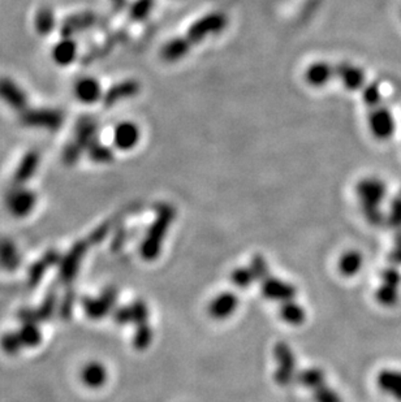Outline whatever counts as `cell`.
I'll return each mask as SVG.
<instances>
[{
  "label": "cell",
  "mask_w": 401,
  "mask_h": 402,
  "mask_svg": "<svg viewBox=\"0 0 401 402\" xmlns=\"http://www.w3.org/2000/svg\"><path fill=\"white\" fill-rule=\"evenodd\" d=\"M356 194L360 201L362 214L372 224L378 226L383 222L381 205L387 194L386 183L378 177H366L356 185Z\"/></svg>",
  "instance_id": "cell-1"
},
{
  "label": "cell",
  "mask_w": 401,
  "mask_h": 402,
  "mask_svg": "<svg viewBox=\"0 0 401 402\" xmlns=\"http://www.w3.org/2000/svg\"><path fill=\"white\" fill-rule=\"evenodd\" d=\"M176 211L174 206L162 203L157 206V217L149 228L146 235L141 244V255L145 261H154L160 254L163 241L166 238L168 228L175 220Z\"/></svg>",
  "instance_id": "cell-2"
},
{
  "label": "cell",
  "mask_w": 401,
  "mask_h": 402,
  "mask_svg": "<svg viewBox=\"0 0 401 402\" xmlns=\"http://www.w3.org/2000/svg\"><path fill=\"white\" fill-rule=\"evenodd\" d=\"M228 24L227 16L220 12L209 13L198 20L186 31V38L192 45L201 43L209 37L222 33Z\"/></svg>",
  "instance_id": "cell-3"
},
{
  "label": "cell",
  "mask_w": 401,
  "mask_h": 402,
  "mask_svg": "<svg viewBox=\"0 0 401 402\" xmlns=\"http://www.w3.org/2000/svg\"><path fill=\"white\" fill-rule=\"evenodd\" d=\"M20 123L29 127H42L47 130H58L64 123V115L52 108L24 109L20 114Z\"/></svg>",
  "instance_id": "cell-4"
},
{
  "label": "cell",
  "mask_w": 401,
  "mask_h": 402,
  "mask_svg": "<svg viewBox=\"0 0 401 402\" xmlns=\"http://www.w3.org/2000/svg\"><path fill=\"white\" fill-rule=\"evenodd\" d=\"M274 357L278 362V369L274 373L275 382L282 387H288L297 378L294 350L287 343H278L275 345Z\"/></svg>",
  "instance_id": "cell-5"
},
{
  "label": "cell",
  "mask_w": 401,
  "mask_h": 402,
  "mask_svg": "<svg viewBox=\"0 0 401 402\" xmlns=\"http://www.w3.org/2000/svg\"><path fill=\"white\" fill-rule=\"evenodd\" d=\"M381 284L375 292V300L378 304L386 307H392L399 302L400 298L401 274L395 268H386L381 274Z\"/></svg>",
  "instance_id": "cell-6"
},
{
  "label": "cell",
  "mask_w": 401,
  "mask_h": 402,
  "mask_svg": "<svg viewBox=\"0 0 401 402\" xmlns=\"http://www.w3.org/2000/svg\"><path fill=\"white\" fill-rule=\"evenodd\" d=\"M368 125L372 137L378 141H388L396 132V120L387 107L372 108L368 118Z\"/></svg>",
  "instance_id": "cell-7"
},
{
  "label": "cell",
  "mask_w": 401,
  "mask_h": 402,
  "mask_svg": "<svg viewBox=\"0 0 401 402\" xmlns=\"http://www.w3.org/2000/svg\"><path fill=\"white\" fill-rule=\"evenodd\" d=\"M37 203V194L29 189L13 187L6 196V205L10 214L16 217L28 215Z\"/></svg>",
  "instance_id": "cell-8"
},
{
  "label": "cell",
  "mask_w": 401,
  "mask_h": 402,
  "mask_svg": "<svg viewBox=\"0 0 401 402\" xmlns=\"http://www.w3.org/2000/svg\"><path fill=\"white\" fill-rule=\"evenodd\" d=\"M118 301V291L115 288H106L97 298H84L82 307L89 318L102 319L114 309Z\"/></svg>",
  "instance_id": "cell-9"
},
{
  "label": "cell",
  "mask_w": 401,
  "mask_h": 402,
  "mask_svg": "<svg viewBox=\"0 0 401 402\" xmlns=\"http://www.w3.org/2000/svg\"><path fill=\"white\" fill-rule=\"evenodd\" d=\"M88 242L80 241L60 259L59 280L63 284H69L79 272L80 265L88 250Z\"/></svg>",
  "instance_id": "cell-10"
},
{
  "label": "cell",
  "mask_w": 401,
  "mask_h": 402,
  "mask_svg": "<svg viewBox=\"0 0 401 402\" xmlns=\"http://www.w3.org/2000/svg\"><path fill=\"white\" fill-rule=\"evenodd\" d=\"M261 292L264 295V298L270 301H278V302H287L294 300L297 295V291L294 285L283 281L278 277L267 276L264 280L261 281Z\"/></svg>",
  "instance_id": "cell-11"
},
{
  "label": "cell",
  "mask_w": 401,
  "mask_h": 402,
  "mask_svg": "<svg viewBox=\"0 0 401 402\" xmlns=\"http://www.w3.org/2000/svg\"><path fill=\"white\" fill-rule=\"evenodd\" d=\"M150 316V311L147 304L138 300L130 304L119 307L114 313V320L120 325L124 324H135L136 327L139 324L147 323V319Z\"/></svg>",
  "instance_id": "cell-12"
},
{
  "label": "cell",
  "mask_w": 401,
  "mask_h": 402,
  "mask_svg": "<svg viewBox=\"0 0 401 402\" xmlns=\"http://www.w3.org/2000/svg\"><path fill=\"white\" fill-rule=\"evenodd\" d=\"M0 99L10 108L20 112L28 107L27 93L8 77H0Z\"/></svg>",
  "instance_id": "cell-13"
},
{
  "label": "cell",
  "mask_w": 401,
  "mask_h": 402,
  "mask_svg": "<svg viewBox=\"0 0 401 402\" xmlns=\"http://www.w3.org/2000/svg\"><path fill=\"white\" fill-rule=\"evenodd\" d=\"M335 76L340 79L342 86L349 91H357L365 88L366 75L363 69L351 63H339L335 67Z\"/></svg>",
  "instance_id": "cell-14"
},
{
  "label": "cell",
  "mask_w": 401,
  "mask_h": 402,
  "mask_svg": "<svg viewBox=\"0 0 401 402\" xmlns=\"http://www.w3.org/2000/svg\"><path fill=\"white\" fill-rule=\"evenodd\" d=\"M141 91V85L136 79H126L108 88L103 95V105L112 107L124 99L133 98Z\"/></svg>",
  "instance_id": "cell-15"
},
{
  "label": "cell",
  "mask_w": 401,
  "mask_h": 402,
  "mask_svg": "<svg viewBox=\"0 0 401 402\" xmlns=\"http://www.w3.org/2000/svg\"><path fill=\"white\" fill-rule=\"evenodd\" d=\"M377 387L381 392L401 402V370L400 369H381L375 378Z\"/></svg>",
  "instance_id": "cell-16"
},
{
  "label": "cell",
  "mask_w": 401,
  "mask_h": 402,
  "mask_svg": "<svg viewBox=\"0 0 401 402\" xmlns=\"http://www.w3.org/2000/svg\"><path fill=\"white\" fill-rule=\"evenodd\" d=\"M141 138V132L136 124L130 121H123L114 130V145L121 150L128 151L136 148Z\"/></svg>",
  "instance_id": "cell-17"
},
{
  "label": "cell",
  "mask_w": 401,
  "mask_h": 402,
  "mask_svg": "<svg viewBox=\"0 0 401 402\" xmlns=\"http://www.w3.org/2000/svg\"><path fill=\"white\" fill-rule=\"evenodd\" d=\"M239 306V297L232 292H223L216 295L210 302L207 311L211 318L216 320H222L234 314Z\"/></svg>",
  "instance_id": "cell-18"
},
{
  "label": "cell",
  "mask_w": 401,
  "mask_h": 402,
  "mask_svg": "<svg viewBox=\"0 0 401 402\" xmlns=\"http://www.w3.org/2000/svg\"><path fill=\"white\" fill-rule=\"evenodd\" d=\"M56 307V297L54 295H47V298L42 302L37 309H22L19 311L17 318L22 323H40L49 320L55 313Z\"/></svg>",
  "instance_id": "cell-19"
},
{
  "label": "cell",
  "mask_w": 401,
  "mask_h": 402,
  "mask_svg": "<svg viewBox=\"0 0 401 402\" xmlns=\"http://www.w3.org/2000/svg\"><path fill=\"white\" fill-rule=\"evenodd\" d=\"M40 155L37 151L27 153L15 171L12 180L13 187H22L24 184H27L30 178L36 175L37 169L40 167Z\"/></svg>",
  "instance_id": "cell-20"
},
{
  "label": "cell",
  "mask_w": 401,
  "mask_h": 402,
  "mask_svg": "<svg viewBox=\"0 0 401 402\" xmlns=\"http://www.w3.org/2000/svg\"><path fill=\"white\" fill-rule=\"evenodd\" d=\"M335 76V67L326 61H317L310 64L305 72V81L313 88H323Z\"/></svg>",
  "instance_id": "cell-21"
},
{
  "label": "cell",
  "mask_w": 401,
  "mask_h": 402,
  "mask_svg": "<svg viewBox=\"0 0 401 402\" xmlns=\"http://www.w3.org/2000/svg\"><path fill=\"white\" fill-rule=\"evenodd\" d=\"M75 95L84 105H94L99 99L103 98L102 86L98 81L93 77L80 79L75 85Z\"/></svg>",
  "instance_id": "cell-22"
},
{
  "label": "cell",
  "mask_w": 401,
  "mask_h": 402,
  "mask_svg": "<svg viewBox=\"0 0 401 402\" xmlns=\"http://www.w3.org/2000/svg\"><path fill=\"white\" fill-rule=\"evenodd\" d=\"M96 22H97V17L91 12H82V13H79V15H73V16H70L68 19L63 21L61 29H60L61 37L63 38H70L76 33L91 28Z\"/></svg>",
  "instance_id": "cell-23"
},
{
  "label": "cell",
  "mask_w": 401,
  "mask_h": 402,
  "mask_svg": "<svg viewBox=\"0 0 401 402\" xmlns=\"http://www.w3.org/2000/svg\"><path fill=\"white\" fill-rule=\"evenodd\" d=\"M98 134V125L91 118L84 116L80 118L76 124V138L75 141L82 148H89L93 146L97 141Z\"/></svg>",
  "instance_id": "cell-24"
},
{
  "label": "cell",
  "mask_w": 401,
  "mask_h": 402,
  "mask_svg": "<svg viewBox=\"0 0 401 402\" xmlns=\"http://www.w3.org/2000/svg\"><path fill=\"white\" fill-rule=\"evenodd\" d=\"M193 45L189 42L188 38H174L168 40L163 49H160V56L167 63H176L181 59H184L188 52L190 51V47Z\"/></svg>",
  "instance_id": "cell-25"
},
{
  "label": "cell",
  "mask_w": 401,
  "mask_h": 402,
  "mask_svg": "<svg viewBox=\"0 0 401 402\" xmlns=\"http://www.w3.org/2000/svg\"><path fill=\"white\" fill-rule=\"evenodd\" d=\"M60 255L59 253L54 252V250H50L46 254L43 255L40 258L38 262H36L34 265L30 267L29 270V285L30 286H34V285L38 284L42 277L45 275V272H47L50 267L56 265L60 262Z\"/></svg>",
  "instance_id": "cell-26"
},
{
  "label": "cell",
  "mask_w": 401,
  "mask_h": 402,
  "mask_svg": "<svg viewBox=\"0 0 401 402\" xmlns=\"http://www.w3.org/2000/svg\"><path fill=\"white\" fill-rule=\"evenodd\" d=\"M81 379L89 388H100L107 380V370L102 363H89L82 369Z\"/></svg>",
  "instance_id": "cell-27"
},
{
  "label": "cell",
  "mask_w": 401,
  "mask_h": 402,
  "mask_svg": "<svg viewBox=\"0 0 401 402\" xmlns=\"http://www.w3.org/2000/svg\"><path fill=\"white\" fill-rule=\"evenodd\" d=\"M76 56H77V45L70 38L60 40L52 49V59L61 67L72 64Z\"/></svg>",
  "instance_id": "cell-28"
},
{
  "label": "cell",
  "mask_w": 401,
  "mask_h": 402,
  "mask_svg": "<svg viewBox=\"0 0 401 402\" xmlns=\"http://www.w3.org/2000/svg\"><path fill=\"white\" fill-rule=\"evenodd\" d=\"M0 265L6 270H16L20 265V255L10 238H0Z\"/></svg>",
  "instance_id": "cell-29"
},
{
  "label": "cell",
  "mask_w": 401,
  "mask_h": 402,
  "mask_svg": "<svg viewBox=\"0 0 401 402\" xmlns=\"http://www.w3.org/2000/svg\"><path fill=\"white\" fill-rule=\"evenodd\" d=\"M363 265V256L357 250H349L344 253L339 261V270L342 275L352 277L361 271Z\"/></svg>",
  "instance_id": "cell-30"
},
{
  "label": "cell",
  "mask_w": 401,
  "mask_h": 402,
  "mask_svg": "<svg viewBox=\"0 0 401 402\" xmlns=\"http://www.w3.org/2000/svg\"><path fill=\"white\" fill-rule=\"evenodd\" d=\"M280 316L285 323L291 324V325H300L305 322L306 318V313L303 310V306L297 304L294 300L283 302L280 306Z\"/></svg>",
  "instance_id": "cell-31"
},
{
  "label": "cell",
  "mask_w": 401,
  "mask_h": 402,
  "mask_svg": "<svg viewBox=\"0 0 401 402\" xmlns=\"http://www.w3.org/2000/svg\"><path fill=\"white\" fill-rule=\"evenodd\" d=\"M296 382H300L303 387L315 391L326 384V375L318 367L306 369L301 373H297Z\"/></svg>",
  "instance_id": "cell-32"
},
{
  "label": "cell",
  "mask_w": 401,
  "mask_h": 402,
  "mask_svg": "<svg viewBox=\"0 0 401 402\" xmlns=\"http://www.w3.org/2000/svg\"><path fill=\"white\" fill-rule=\"evenodd\" d=\"M34 25H36V30L40 36H49L51 34L55 25H56V20H55V15L54 10H51L50 7H42L36 15V20H34Z\"/></svg>",
  "instance_id": "cell-33"
},
{
  "label": "cell",
  "mask_w": 401,
  "mask_h": 402,
  "mask_svg": "<svg viewBox=\"0 0 401 402\" xmlns=\"http://www.w3.org/2000/svg\"><path fill=\"white\" fill-rule=\"evenodd\" d=\"M17 334L20 337L24 348H34L40 345V340H42V334H40L38 325L36 323H24V325L17 331Z\"/></svg>",
  "instance_id": "cell-34"
},
{
  "label": "cell",
  "mask_w": 401,
  "mask_h": 402,
  "mask_svg": "<svg viewBox=\"0 0 401 402\" xmlns=\"http://www.w3.org/2000/svg\"><path fill=\"white\" fill-rule=\"evenodd\" d=\"M89 157L98 164H106L114 160L112 148L105 146L99 142H96L93 146L88 148Z\"/></svg>",
  "instance_id": "cell-35"
},
{
  "label": "cell",
  "mask_w": 401,
  "mask_h": 402,
  "mask_svg": "<svg viewBox=\"0 0 401 402\" xmlns=\"http://www.w3.org/2000/svg\"><path fill=\"white\" fill-rule=\"evenodd\" d=\"M153 337H154V332L149 323L139 324L136 327V332L133 334V345L139 350H144L151 343Z\"/></svg>",
  "instance_id": "cell-36"
},
{
  "label": "cell",
  "mask_w": 401,
  "mask_h": 402,
  "mask_svg": "<svg viewBox=\"0 0 401 402\" xmlns=\"http://www.w3.org/2000/svg\"><path fill=\"white\" fill-rule=\"evenodd\" d=\"M0 348L8 355H16L24 349V345L21 343L17 332H8L0 337Z\"/></svg>",
  "instance_id": "cell-37"
},
{
  "label": "cell",
  "mask_w": 401,
  "mask_h": 402,
  "mask_svg": "<svg viewBox=\"0 0 401 402\" xmlns=\"http://www.w3.org/2000/svg\"><path fill=\"white\" fill-rule=\"evenodd\" d=\"M154 7V0H136L129 10V16L133 21H144Z\"/></svg>",
  "instance_id": "cell-38"
},
{
  "label": "cell",
  "mask_w": 401,
  "mask_h": 402,
  "mask_svg": "<svg viewBox=\"0 0 401 402\" xmlns=\"http://www.w3.org/2000/svg\"><path fill=\"white\" fill-rule=\"evenodd\" d=\"M362 99H363V103L372 109L379 107L381 102V86L377 82L366 85L362 91Z\"/></svg>",
  "instance_id": "cell-39"
},
{
  "label": "cell",
  "mask_w": 401,
  "mask_h": 402,
  "mask_svg": "<svg viewBox=\"0 0 401 402\" xmlns=\"http://www.w3.org/2000/svg\"><path fill=\"white\" fill-rule=\"evenodd\" d=\"M255 280V277L250 270V267H239V268L234 270L231 274L232 284L237 288H241V289L250 286Z\"/></svg>",
  "instance_id": "cell-40"
},
{
  "label": "cell",
  "mask_w": 401,
  "mask_h": 402,
  "mask_svg": "<svg viewBox=\"0 0 401 402\" xmlns=\"http://www.w3.org/2000/svg\"><path fill=\"white\" fill-rule=\"evenodd\" d=\"M82 150L84 148H81L76 141H72V142L67 144L63 150V154H61L63 163L67 166H75L82 155Z\"/></svg>",
  "instance_id": "cell-41"
},
{
  "label": "cell",
  "mask_w": 401,
  "mask_h": 402,
  "mask_svg": "<svg viewBox=\"0 0 401 402\" xmlns=\"http://www.w3.org/2000/svg\"><path fill=\"white\" fill-rule=\"evenodd\" d=\"M249 267H250V270H252V272L255 275V280L262 281L267 276H270L268 263H267V261L264 259L262 255H255Z\"/></svg>",
  "instance_id": "cell-42"
},
{
  "label": "cell",
  "mask_w": 401,
  "mask_h": 402,
  "mask_svg": "<svg viewBox=\"0 0 401 402\" xmlns=\"http://www.w3.org/2000/svg\"><path fill=\"white\" fill-rule=\"evenodd\" d=\"M313 392L314 401L315 402H342L340 394L336 391H333V388L327 387L326 384Z\"/></svg>",
  "instance_id": "cell-43"
},
{
  "label": "cell",
  "mask_w": 401,
  "mask_h": 402,
  "mask_svg": "<svg viewBox=\"0 0 401 402\" xmlns=\"http://www.w3.org/2000/svg\"><path fill=\"white\" fill-rule=\"evenodd\" d=\"M75 300H76L75 292H69L68 295H66V298L63 300L61 306H60V315H61L64 319H68L70 314H72Z\"/></svg>",
  "instance_id": "cell-44"
},
{
  "label": "cell",
  "mask_w": 401,
  "mask_h": 402,
  "mask_svg": "<svg viewBox=\"0 0 401 402\" xmlns=\"http://www.w3.org/2000/svg\"><path fill=\"white\" fill-rule=\"evenodd\" d=\"M391 223L393 226L401 224V196L396 198L392 203Z\"/></svg>",
  "instance_id": "cell-45"
},
{
  "label": "cell",
  "mask_w": 401,
  "mask_h": 402,
  "mask_svg": "<svg viewBox=\"0 0 401 402\" xmlns=\"http://www.w3.org/2000/svg\"><path fill=\"white\" fill-rule=\"evenodd\" d=\"M391 259L395 262V263H399L401 265V237L398 240L396 245H395V249L391 253Z\"/></svg>",
  "instance_id": "cell-46"
},
{
  "label": "cell",
  "mask_w": 401,
  "mask_h": 402,
  "mask_svg": "<svg viewBox=\"0 0 401 402\" xmlns=\"http://www.w3.org/2000/svg\"><path fill=\"white\" fill-rule=\"evenodd\" d=\"M111 3H112L114 10H116V12L124 10L126 6H127V0H111Z\"/></svg>",
  "instance_id": "cell-47"
}]
</instances>
